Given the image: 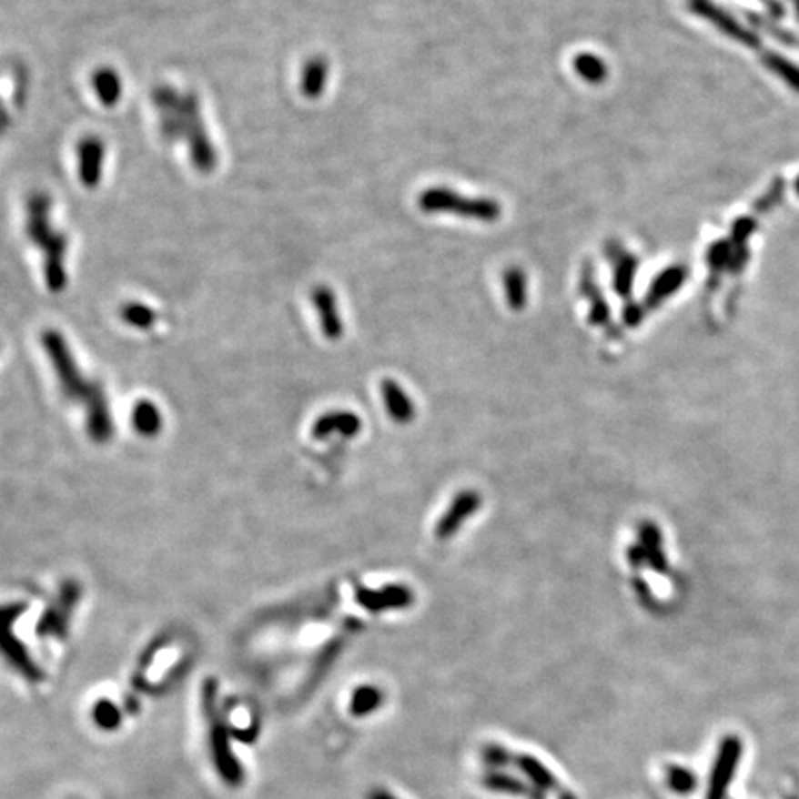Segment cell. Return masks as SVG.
Wrapping results in <instances>:
<instances>
[{
    "label": "cell",
    "mask_w": 799,
    "mask_h": 799,
    "mask_svg": "<svg viewBox=\"0 0 799 799\" xmlns=\"http://www.w3.org/2000/svg\"><path fill=\"white\" fill-rule=\"evenodd\" d=\"M605 252H609V258L614 261V289L622 297H627L632 291L633 278H635L637 267H639V259L633 254L623 250L614 241H611L605 247Z\"/></svg>",
    "instance_id": "9c48e42d"
},
{
    "label": "cell",
    "mask_w": 799,
    "mask_h": 799,
    "mask_svg": "<svg viewBox=\"0 0 799 799\" xmlns=\"http://www.w3.org/2000/svg\"><path fill=\"white\" fill-rule=\"evenodd\" d=\"M594 300H596V302H598V304H600V306H605V304H603V300H602V298H600V295H598V293H596V295H594ZM607 315H609V311H605V309H602V311H600V309H598V308H596V309H594V319H596V320H600V319H605V317H607Z\"/></svg>",
    "instance_id": "484cf974"
},
{
    "label": "cell",
    "mask_w": 799,
    "mask_h": 799,
    "mask_svg": "<svg viewBox=\"0 0 799 799\" xmlns=\"http://www.w3.org/2000/svg\"><path fill=\"white\" fill-rule=\"evenodd\" d=\"M512 766L521 770L531 781V784L541 788L542 792H553L557 794V797H561L566 792V788L557 781V777L537 757L530 753H517L515 764Z\"/></svg>",
    "instance_id": "ba28073f"
},
{
    "label": "cell",
    "mask_w": 799,
    "mask_h": 799,
    "mask_svg": "<svg viewBox=\"0 0 799 799\" xmlns=\"http://www.w3.org/2000/svg\"><path fill=\"white\" fill-rule=\"evenodd\" d=\"M742 753H744V742L738 734L729 733L722 736L709 774L705 799H727V792L742 761Z\"/></svg>",
    "instance_id": "8992f818"
},
{
    "label": "cell",
    "mask_w": 799,
    "mask_h": 799,
    "mask_svg": "<svg viewBox=\"0 0 799 799\" xmlns=\"http://www.w3.org/2000/svg\"><path fill=\"white\" fill-rule=\"evenodd\" d=\"M25 611L26 603L23 602L0 605V655L28 683H41L45 679L43 670L14 632L17 620L25 614Z\"/></svg>",
    "instance_id": "3957f363"
},
{
    "label": "cell",
    "mask_w": 799,
    "mask_h": 799,
    "mask_svg": "<svg viewBox=\"0 0 799 799\" xmlns=\"http://www.w3.org/2000/svg\"><path fill=\"white\" fill-rule=\"evenodd\" d=\"M766 66L772 67L779 76H783L795 91H799V69L788 66L784 60L777 58V56H768Z\"/></svg>",
    "instance_id": "cb8c5ba5"
},
{
    "label": "cell",
    "mask_w": 799,
    "mask_h": 799,
    "mask_svg": "<svg viewBox=\"0 0 799 799\" xmlns=\"http://www.w3.org/2000/svg\"><path fill=\"white\" fill-rule=\"evenodd\" d=\"M481 784L491 790V792H498V794H507V795H524L528 799H546L544 792L533 784L524 783L522 779L507 774L505 770H487L481 777Z\"/></svg>",
    "instance_id": "52a82bcc"
},
{
    "label": "cell",
    "mask_w": 799,
    "mask_h": 799,
    "mask_svg": "<svg viewBox=\"0 0 799 799\" xmlns=\"http://www.w3.org/2000/svg\"><path fill=\"white\" fill-rule=\"evenodd\" d=\"M517 753H511L500 744H485L481 748V761L489 770H503L515 764Z\"/></svg>",
    "instance_id": "44dd1931"
},
{
    "label": "cell",
    "mask_w": 799,
    "mask_h": 799,
    "mask_svg": "<svg viewBox=\"0 0 799 799\" xmlns=\"http://www.w3.org/2000/svg\"><path fill=\"white\" fill-rule=\"evenodd\" d=\"M82 600V585L75 580L64 582L58 594L46 605L35 623V635L39 639L64 641L69 633L71 620Z\"/></svg>",
    "instance_id": "5b68a950"
},
{
    "label": "cell",
    "mask_w": 799,
    "mask_h": 799,
    "mask_svg": "<svg viewBox=\"0 0 799 799\" xmlns=\"http://www.w3.org/2000/svg\"><path fill=\"white\" fill-rule=\"evenodd\" d=\"M507 300L512 308H522L526 304V276L521 268H509L503 276Z\"/></svg>",
    "instance_id": "ffe728a7"
},
{
    "label": "cell",
    "mask_w": 799,
    "mask_h": 799,
    "mask_svg": "<svg viewBox=\"0 0 799 799\" xmlns=\"http://www.w3.org/2000/svg\"><path fill=\"white\" fill-rule=\"evenodd\" d=\"M795 191H797V195H799V178H797V182H795Z\"/></svg>",
    "instance_id": "4316f807"
},
{
    "label": "cell",
    "mask_w": 799,
    "mask_h": 799,
    "mask_svg": "<svg viewBox=\"0 0 799 799\" xmlns=\"http://www.w3.org/2000/svg\"><path fill=\"white\" fill-rule=\"evenodd\" d=\"M684 278H687V270H684L683 267H672V268L661 272L648 293V306L653 308V306L661 304L664 298H668L672 293H675L683 285Z\"/></svg>",
    "instance_id": "7c38bea8"
},
{
    "label": "cell",
    "mask_w": 799,
    "mask_h": 799,
    "mask_svg": "<svg viewBox=\"0 0 799 799\" xmlns=\"http://www.w3.org/2000/svg\"><path fill=\"white\" fill-rule=\"evenodd\" d=\"M313 302H315L319 317H320L322 331L331 339L339 337L342 333V320L339 317L333 293L328 288H319L313 293Z\"/></svg>",
    "instance_id": "30bf717a"
},
{
    "label": "cell",
    "mask_w": 799,
    "mask_h": 799,
    "mask_svg": "<svg viewBox=\"0 0 799 799\" xmlns=\"http://www.w3.org/2000/svg\"><path fill=\"white\" fill-rule=\"evenodd\" d=\"M354 424H358L350 415H329V417H322L317 424H315V435L317 437H326L333 431H345V430H352Z\"/></svg>",
    "instance_id": "603a6c76"
},
{
    "label": "cell",
    "mask_w": 799,
    "mask_h": 799,
    "mask_svg": "<svg viewBox=\"0 0 799 799\" xmlns=\"http://www.w3.org/2000/svg\"><path fill=\"white\" fill-rule=\"evenodd\" d=\"M369 799H398L396 795H392L389 790H383V788H376V790H372L370 794H369Z\"/></svg>",
    "instance_id": "d4e9b609"
},
{
    "label": "cell",
    "mask_w": 799,
    "mask_h": 799,
    "mask_svg": "<svg viewBox=\"0 0 799 799\" xmlns=\"http://www.w3.org/2000/svg\"><path fill=\"white\" fill-rule=\"evenodd\" d=\"M132 426L143 437H156L161 431L163 417L150 400H141L132 410Z\"/></svg>",
    "instance_id": "4fadbf2b"
},
{
    "label": "cell",
    "mask_w": 799,
    "mask_h": 799,
    "mask_svg": "<svg viewBox=\"0 0 799 799\" xmlns=\"http://www.w3.org/2000/svg\"><path fill=\"white\" fill-rule=\"evenodd\" d=\"M95 89L98 98L106 104V106H113L119 98H121V78L117 76L116 71L111 69H98L95 73L93 78Z\"/></svg>",
    "instance_id": "2e32d148"
},
{
    "label": "cell",
    "mask_w": 799,
    "mask_h": 799,
    "mask_svg": "<svg viewBox=\"0 0 799 799\" xmlns=\"http://www.w3.org/2000/svg\"><path fill=\"white\" fill-rule=\"evenodd\" d=\"M123 319L126 324L139 328V329H148L154 326L156 322V313L152 308L139 304V302H130L123 308Z\"/></svg>",
    "instance_id": "7402d4cb"
},
{
    "label": "cell",
    "mask_w": 799,
    "mask_h": 799,
    "mask_svg": "<svg viewBox=\"0 0 799 799\" xmlns=\"http://www.w3.org/2000/svg\"><path fill=\"white\" fill-rule=\"evenodd\" d=\"M426 213H451L483 222H494L501 217V206L492 198H467L446 187L426 189L419 198Z\"/></svg>",
    "instance_id": "277c9868"
},
{
    "label": "cell",
    "mask_w": 799,
    "mask_h": 799,
    "mask_svg": "<svg viewBox=\"0 0 799 799\" xmlns=\"http://www.w3.org/2000/svg\"><path fill=\"white\" fill-rule=\"evenodd\" d=\"M217 696H218V684L213 677H209L202 684V713L207 722L211 761L218 777L228 786L238 788L245 781V768L234 753L232 731L228 727L222 713L218 711Z\"/></svg>",
    "instance_id": "7a4b0ae2"
},
{
    "label": "cell",
    "mask_w": 799,
    "mask_h": 799,
    "mask_svg": "<svg viewBox=\"0 0 799 799\" xmlns=\"http://www.w3.org/2000/svg\"><path fill=\"white\" fill-rule=\"evenodd\" d=\"M41 340L62 392L71 402L84 406L89 437L95 442H107L113 437V419L106 390L100 383L84 376L62 333L48 329L43 333Z\"/></svg>",
    "instance_id": "6da1fadb"
},
{
    "label": "cell",
    "mask_w": 799,
    "mask_h": 799,
    "mask_svg": "<svg viewBox=\"0 0 799 799\" xmlns=\"http://www.w3.org/2000/svg\"><path fill=\"white\" fill-rule=\"evenodd\" d=\"M666 784L672 792L679 795H687L698 788V775L687 766L670 764L666 768Z\"/></svg>",
    "instance_id": "e0dca14e"
},
{
    "label": "cell",
    "mask_w": 799,
    "mask_h": 799,
    "mask_svg": "<svg viewBox=\"0 0 799 799\" xmlns=\"http://www.w3.org/2000/svg\"><path fill=\"white\" fill-rule=\"evenodd\" d=\"M786 799H799V797H795V795H788Z\"/></svg>",
    "instance_id": "83f0119b"
},
{
    "label": "cell",
    "mask_w": 799,
    "mask_h": 799,
    "mask_svg": "<svg viewBox=\"0 0 799 799\" xmlns=\"http://www.w3.org/2000/svg\"><path fill=\"white\" fill-rule=\"evenodd\" d=\"M93 722L102 731H116L121 727L123 711L111 700H100L93 707Z\"/></svg>",
    "instance_id": "d6986e66"
},
{
    "label": "cell",
    "mask_w": 799,
    "mask_h": 799,
    "mask_svg": "<svg viewBox=\"0 0 799 799\" xmlns=\"http://www.w3.org/2000/svg\"><path fill=\"white\" fill-rule=\"evenodd\" d=\"M104 148L98 139H86L80 145V177L86 186H96L100 180Z\"/></svg>",
    "instance_id": "8fae6325"
},
{
    "label": "cell",
    "mask_w": 799,
    "mask_h": 799,
    "mask_svg": "<svg viewBox=\"0 0 799 799\" xmlns=\"http://www.w3.org/2000/svg\"><path fill=\"white\" fill-rule=\"evenodd\" d=\"M328 84V64L322 58H313L308 62L302 73V93L308 98H317L324 93Z\"/></svg>",
    "instance_id": "9a60e30c"
},
{
    "label": "cell",
    "mask_w": 799,
    "mask_h": 799,
    "mask_svg": "<svg viewBox=\"0 0 799 799\" xmlns=\"http://www.w3.org/2000/svg\"><path fill=\"white\" fill-rule=\"evenodd\" d=\"M383 703V694L376 687H359L350 700V713L354 716H369L378 711V707Z\"/></svg>",
    "instance_id": "ac0fdd59"
},
{
    "label": "cell",
    "mask_w": 799,
    "mask_h": 799,
    "mask_svg": "<svg viewBox=\"0 0 799 799\" xmlns=\"http://www.w3.org/2000/svg\"><path fill=\"white\" fill-rule=\"evenodd\" d=\"M572 67L578 73V76L589 84H602L609 73L607 64L600 58V56L592 52L578 54L572 62Z\"/></svg>",
    "instance_id": "5bb4252c"
}]
</instances>
